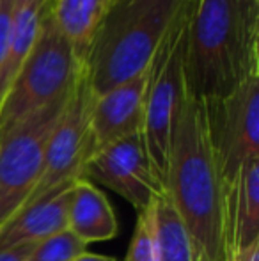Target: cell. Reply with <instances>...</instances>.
I'll list each match as a JSON object with an SVG mask.
<instances>
[{"instance_id": "7c38bea8", "label": "cell", "mask_w": 259, "mask_h": 261, "mask_svg": "<svg viewBox=\"0 0 259 261\" xmlns=\"http://www.w3.org/2000/svg\"><path fill=\"white\" fill-rule=\"evenodd\" d=\"M68 229L85 245L112 240L119 233L118 219L107 196L83 178L75 179L71 185Z\"/></svg>"}, {"instance_id": "e0dca14e", "label": "cell", "mask_w": 259, "mask_h": 261, "mask_svg": "<svg viewBox=\"0 0 259 261\" xmlns=\"http://www.w3.org/2000/svg\"><path fill=\"white\" fill-rule=\"evenodd\" d=\"M155 201L148 208L138 212L137 224H135L133 237H131L125 261H160Z\"/></svg>"}, {"instance_id": "8fae6325", "label": "cell", "mask_w": 259, "mask_h": 261, "mask_svg": "<svg viewBox=\"0 0 259 261\" xmlns=\"http://www.w3.org/2000/svg\"><path fill=\"white\" fill-rule=\"evenodd\" d=\"M73 185V183H71ZM71 185L57 187L36 203L21 208L0 227V249L21 244H38L68 229V206Z\"/></svg>"}, {"instance_id": "5bb4252c", "label": "cell", "mask_w": 259, "mask_h": 261, "mask_svg": "<svg viewBox=\"0 0 259 261\" xmlns=\"http://www.w3.org/2000/svg\"><path fill=\"white\" fill-rule=\"evenodd\" d=\"M53 2L55 0H16L14 4L6 61L0 69V103L34 43L38 41L43 23L53 9Z\"/></svg>"}, {"instance_id": "30bf717a", "label": "cell", "mask_w": 259, "mask_h": 261, "mask_svg": "<svg viewBox=\"0 0 259 261\" xmlns=\"http://www.w3.org/2000/svg\"><path fill=\"white\" fill-rule=\"evenodd\" d=\"M155 62L135 79L101 96L94 98L91 107V142L93 151L130 135L142 134L149 84ZM91 151V153H93Z\"/></svg>"}, {"instance_id": "ffe728a7", "label": "cell", "mask_w": 259, "mask_h": 261, "mask_svg": "<svg viewBox=\"0 0 259 261\" xmlns=\"http://www.w3.org/2000/svg\"><path fill=\"white\" fill-rule=\"evenodd\" d=\"M34 244H21L0 249V261H27Z\"/></svg>"}, {"instance_id": "2e32d148", "label": "cell", "mask_w": 259, "mask_h": 261, "mask_svg": "<svg viewBox=\"0 0 259 261\" xmlns=\"http://www.w3.org/2000/svg\"><path fill=\"white\" fill-rule=\"evenodd\" d=\"M160 261H195L192 242L169 196L163 190L155 201Z\"/></svg>"}, {"instance_id": "6da1fadb", "label": "cell", "mask_w": 259, "mask_h": 261, "mask_svg": "<svg viewBox=\"0 0 259 261\" xmlns=\"http://www.w3.org/2000/svg\"><path fill=\"white\" fill-rule=\"evenodd\" d=\"M165 194L187 229L195 261H224L231 254L227 187L208 139L203 101L187 89L170 135Z\"/></svg>"}, {"instance_id": "4fadbf2b", "label": "cell", "mask_w": 259, "mask_h": 261, "mask_svg": "<svg viewBox=\"0 0 259 261\" xmlns=\"http://www.w3.org/2000/svg\"><path fill=\"white\" fill-rule=\"evenodd\" d=\"M227 210L233 252L259 240V156L245 162L229 185Z\"/></svg>"}, {"instance_id": "44dd1931", "label": "cell", "mask_w": 259, "mask_h": 261, "mask_svg": "<svg viewBox=\"0 0 259 261\" xmlns=\"http://www.w3.org/2000/svg\"><path fill=\"white\" fill-rule=\"evenodd\" d=\"M233 261H259V240L233 252Z\"/></svg>"}, {"instance_id": "277c9868", "label": "cell", "mask_w": 259, "mask_h": 261, "mask_svg": "<svg viewBox=\"0 0 259 261\" xmlns=\"http://www.w3.org/2000/svg\"><path fill=\"white\" fill-rule=\"evenodd\" d=\"M83 62L52 13L0 103V137L43 107L71 93Z\"/></svg>"}, {"instance_id": "603a6c76", "label": "cell", "mask_w": 259, "mask_h": 261, "mask_svg": "<svg viewBox=\"0 0 259 261\" xmlns=\"http://www.w3.org/2000/svg\"><path fill=\"white\" fill-rule=\"evenodd\" d=\"M224 261H233V252H231V254H229V256H227V258H225Z\"/></svg>"}, {"instance_id": "ac0fdd59", "label": "cell", "mask_w": 259, "mask_h": 261, "mask_svg": "<svg viewBox=\"0 0 259 261\" xmlns=\"http://www.w3.org/2000/svg\"><path fill=\"white\" fill-rule=\"evenodd\" d=\"M87 251V245L69 229H63L32 247L27 261H75Z\"/></svg>"}, {"instance_id": "d6986e66", "label": "cell", "mask_w": 259, "mask_h": 261, "mask_svg": "<svg viewBox=\"0 0 259 261\" xmlns=\"http://www.w3.org/2000/svg\"><path fill=\"white\" fill-rule=\"evenodd\" d=\"M14 4H16V0H0V69L4 66V61H6Z\"/></svg>"}, {"instance_id": "9c48e42d", "label": "cell", "mask_w": 259, "mask_h": 261, "mask_svg": "<svg viewBox=\"0 0 259 261\" xmlns=\"http://www.w3.org/2000/svg\"><path fill=\"white\" fill-rule=\"evenodd\" d=\"M80 178L118 192L137 212L148 208L163 194V187L149 164L142 134L94 149L83 164Z\"/></svg>"}, {"instance_id": "3957f363", "label": "cell", "mask_w": 259, "mask_h": 261, "mask_svg": "<svg viewBox=\"0 0 259 261\" xmlns=\"http://www.w3.org/2000/svg\"><path fill=\"white\" fill-rule=\"evenodd\" d=\"M188 7L190 0H116L101 18L83 61L94 98L151 68Z\"/></svg>"}, {"instance_id": "ba28073f", "label": "cell", "mask_w": 259, "mask_h": 261, "mask_svg": "<svg viewBox=\"0 0 259 261\" xmlns=\"http://www.w3.org/2000/svg\"><path fill=\"white\" fill-rule=\"evenodd\" d=\"M93 101L94 94L89 87L83 68L69 94L63 116L52 132L45 155V169L25 206L39 201L57 187L71 185L82 176L83 164L93 151V142H91Z\"/></svg>"}, {"instance_id": "9a60e30c", "label": "cell", "mask_w": 259, "mask_h": 261, "mask_svg": "<svg viewBox=\"0 0 259 261\" xmlns=\"http://www.w3.org/2000/svg\"><path fill=\"white\" fill-rule=\"evenodd\" d=\"M116 0H55L53 16L61 31L75 48L80 61H85L94 32Z\"/></svg>"}, {"instance_id": "52a82bcc", "label": "cell", "mask_w": 259, "mask_h": 261, "mask_svg": "<svg viewBox=\"0 0 259 261\" xmlns=\"http://www.w3.org/2000/svg\"><path fill=\"white\" fill-rule=\"evenodd\" d=\"M188 14V13H187ZM185 25L187 16L158 54L146 100L142 141L156 179L165 190L172 126L185 94Z\"/></svg>"}, {"instance_id": "7a4b0ae2", "label": "cell", "mask_w": 259, "mask_h": 261, "mask_svg": "<svg viewBox=\"0 0 259 261\" xmlns=\"http://www.w3.org/2000/svg\"><path fill=\"white\" fill-rule=\"evenodd\" d=\"M183 71L197 100L222 96L259 73V0H190Z\"/></svg>"}, {"instance_id": "8992f818", "label": "cell", "mask_w": 259, "mask_h": 261, "mask_svg": "<svg viewBox=\"0 0 259 261\" xmlns=\"http://www.w3.org/2000/svg\"><path fill=\"white\" fill-rule=\"evenodd\" d=\"M200 101L208 139L229 189L242 165L259 156V73L222 96Z\"/></svg>"}, {"instance_id": "7402d4cb", "label": "cell", "mask_w": 259, "mask_h": 261, "mask_svg": "<svg viewBox=\"0 0 259 261\" xmlns=\"http://www.w3.org/2000/svg\"><path fill=\"white\" fill-rule=\"evenodd\" d=\"M75 261H116L112 258H108V256H101V254H93V252H83V254H80L78 258Z\"/></svg>"}, {"instance_id": "5b68a950", "label": "cell", "mask_w": 259, "mask_h": 261, "mask_svg": "<svg viewBox=\"0 0 259 261\" xmlns=\"http://www.w3.org/2000/svg\"><path fill=\"white\" fill-rule=\"evenodd\" d=\"M69 94L31 114L0 137V227L27 204L39 183L48 141Z\"/></svg>"}]
</instances>
